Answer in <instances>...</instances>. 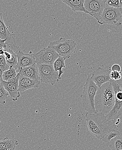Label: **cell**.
Returning <instances> with one entry per match:
<instances>
[{
    "mask_svg": "<svg viewBox=\"0 0 122 150\" xmlns=\"http://www.w3.org/2000/svg\"><path fill=\"white\" fill-rule=\"evenodd\" d=\"M99 88L91 78V74L88 75L86 83L83 87L82 93L80 96L84 109L87 112H97L95 107L94 100L96 95Z\"/></svg>",
    "mask_w": 122,
    "mask_h": 150,
    "instance_id": "3",
    "label": "cell"
},
{
    "mask_svg": "<svg viewBox=\"0 0 122 150\" xmlns=\"http://www.w3.org/2000/svg\"><path fill=\"white\" fill-rule=\"evenodd\" d=\"M17 55L18 63L15 67L16 70L36 64L34 57V54H33L32 52H30L29 54H25L22 51H19Z\"/></svg>",
    "mask_w": 122,
    "mask_h": 150,
    "instance_id": "13",
    "label": "cell"
},
{
    "mask_svg": "<svg viewBox=\"0 0 122 150\" xmlns=\"http://www.w3.org/2000/svg\"><path fill=\"white\" fill-rule=\"evenodd\" d=\"M9 95V92L5 89L4 86L0 84V104H5Z\"/></svg>",
    "mask_w": 122,
    "mask_h": 150,
    "instance_id": "22",
    "label": "cell"
},
{
    "mask_svg": "<svg viewBox=\"0 0 122 150\" xmlns=\"http://www.w3.org/2000/svg\"><path fill=\"white\" fill-rule=\"evenodd\" d=\"M15 150L14 149H11V150Z\"/></svg>",
    "mask_w": 122,
    "mask_h": 150,
    "instance_id": "32",
    "label": "cell"
},
{
    "mask_svg": "<svg viewBox=\"0 0 122 150\" xmlns=\"http://www.w3.org/2000/svg\"><path fill=\"white\" fill-rule=\"evenodd\" d=\"M121 66L118 64H115L111 68V71H116V72H121Z\"/></svg>",
    "mask_w": 122,
    "mask_h": 150,
    "instance_id": "26",
    "label": "cell"
},
{
    "mask_svg": "<svg viewBox=\"0 0 122 150\" xmlns=\"http://www.w3.org/2000/svg\"><path fill=\"white\" fill-rule=\"evenodd\" d=\"M34 57L37 64L53 65L60 56L53 48L48 46L34 54Z\"/></svg>",
    "mask_w": 122,
    "mask_h": 150,
    "instance_id": "8",
    "label": "cell"
},
{
    "mask_svg": "<svg viewBox=\"0 0 122 150\" xmlns=\"http://www.w3.org/2000/svg\"><path fill=\"white\" fill-rule=\"evenodd\" d=\"M40 79L41 83L54 85L59 81V73L56 72L53 65L38 64Z\"/></svg>",
    "mask_w": 122,
    "mask_h": 150,
    "instance_id": "7",
    "label": "cell"
},
{
    "mask_svg": "<svg viewBox=\"0 0 122 150\" xmlns=\"http://www.w3.org/2000/svg\"><path fill=\"white\" fill-rule=\"evenodd\" d=\"M109 143V147L111 150H122V138L116 137Z\"/></svg>",
    "mask_w": 122,
    "mask_h": 150,
    "instance_id": "20",
    "label": "cell"
},
{
    "mask_svg": "<svg viewBox=\"0 0 122 150\" xmlns=\"http://www.w3.org/2000/svg\"><path fill=\"white\" fill-rule=\"evenodd\" d=\"M111 72L110 69L99 67L91 74V78L96 86L100 88L104 84L110 81Z\"/></svg>",
    "mask_w": 122,
    "mask_h": 150,
    "instance_id": "11",
    "label": "cell"
},
{
    "mask_svg": "<svg viewBox=\"0 0 122 150\" xmlns=\"http://www.w3.org/2000/svg\"><path fill=\"white\" fill-rule=\"evenodd\" d=\"M5 49L3 48H0V55H4Z\"/></svg>",
    "mask_w": 122,
    "mask_h": 150,
    "instance_id": "29",
    "label": "cell"
},
{
    "mask_svg": "<svg viewBox=\"0 0 122 150\" xmlns=\"http://www.w3.org/2000/svg\"><path fill=\"white\" fill-rule=\"evenodd\" d=\"M62 2L70 7L74 12L80 11L88 13L84 6L85 0H60Z\"/></svg>",
    "mask_w": 122,
    "mask_h": 150,
    "instance_id": "16",
    "label": "cell"
},
{
    "mask_svg": "<svg viewBox=\"0 0 122 150\" xmlns=\"http://www.w3.org/2000/svg\"><path fill=\"white\" fill-rule=\"evenodd\" d=\"M18 144V142L17 140L5 138L0 141V150H15V147Z\"/></svg>",
    "mask_w": 122,
    "mask_h": 150,
    "instance_id": "17",
    "label": "cell"
},
{
    "mask_svg": "<svg viewBox=\"0 0 122 150\" xmlns=\"http://www.w3.org/2000/svg\"><path fill=\"white\" fill-rule=\"evenodd\" d=\"M16 71L18 74L19 73L21 76L29 78L33 80L40 81L38 67L37 64L26 67L24 68L19 69Z\"/></svg>",
    "mask_w": 122,
    "mask_h": 150,
    "instance_id": "14",
    "label": "cell"
},
{
    "mask_svg": "<svg viewBox=\"0 0 122 150\" xmlns=\"http://www.w3.org/2000/svg\"><path fill=\"white\" fill-rule=\"evenodd\" d=\"M77 45L74 40L62 37L57 41L50 42L48 46L53 48L60 56L67 59L70 58L74 52Z\"/></svg>",
    "mask_w": 122,
    "mask_h": 150,
    "instance_id": "5",
    "label": "cell"
},
{
    "mask_svg": "<svg viewBox=\"0 0 122 150\" xmlns=\"http://www.w3.org/2000/svg\"><path fill=\"white\" fill-rule=\"evenodd\" d=\"M86 121L88 130L93 135L102 140L106 135L113 130H118L116 120H109L102 112L85 115Z\"/></svg>",
    "mask_w": 122,
    "mask_h": 150,
    "instance_id": "1",
    "label": "cell"
},
{
    "mask_svg": "<svg viewBox=\"0 0 122 150\" xmlns=\"http://www.w3.org/2000/svg\"><path fill=\"white\" fill-rule=\"evenodd\" d=\"M120 135L121 132L118 130H113L108 133L101 140L105 142L109 143L111 140L116 137H119Z\"/></svg>",
    "mask_w": 122,
    "mask_h": 150,
    "instance_id": "21",
    "label": "cell"
},
{
    "mask_svg": "<svg viewBox=\"0 0 122 150\" xmlns=\"http://www.w3.org/2000/svg\"><path fill=\"white\" fill-rule=\"evenodd\" d=\"M115 93L110 81L99 88L95 97V107L96 112L108 114L115 104Z\"/></svg>",
    "mask_w": 122,
    "mask_h": 150,
    "instance_id": "2",
    "label": "cell"
},
{
    "mask_svg": "<svg viewBox=\"0 0 122 150\" xmlns=\"http://www.w3.org/2000/svg\"><path fill=\"white\" fill-rule=\"evenodd\" d=\"M122 18V8H113L106 5L101 15V18L98 22L100 25L111 24L117 27L121 26L119 23Z\"/></svg>",
    "mask_w": 122,
    "mask_h": 150,
    "instance_id": "6",
    "label": "cell"
},
{
    "mask_svg": "<svg viewBox=\"0 0 122 150\" xmlns=\"http://www.w3.org/2000/svg\"><path fill=\"white\" fill-rule=\"evenodd\" d=\"M40 83L41 82L39 80H33L29 78L20 76L18 82L19 91L22 93L28 89L38 88Z\"/></svg>",
    "mask_w": 122,
    "mask_h": 150,
    "instance_id": "15",
    "label": "cell"
},
{
    "mask_svg": "<svg viewBox=\"0 0 122 150\" xmlns=\"http://www.w3.org/2000/svg\"><path fill=\"white\" fill-rule=\"evenodd\" d=\"M0 38L2 40L7 39V48L13 50L16 47V42L13 34H11L6 27L3 18L2 13L0 12Z\"/></svg>",
    "mask_w": 122,
    "mask_h": 150,
    "instance_id": "10",
    "label": "cell"
},
{
    "mask_svg": "<svg viewBox=\"0 0 122 150\" xmlns=\"http://www.w3.org/2000/svg\"><path fill=\"white\" fill-rule=\"evenodd\" d=\"M66 59V58L60 56L53 64V67L55 71L57 72H58V79L59 80L61 79V75L65 72L63 70V68H66L65 64Z\"/></svg>",
    "mask_w": 122,
    "mask_h": 150,
    "instance_id": "18",
    "label": "cell"
},
{
    "mask_svg": "<svg viewBox=\"0 0 122 150\" xmlns=\"http://www.w3.org/2000/svg\"><path fill=\"white\" fill-rule=\"evenodd\" d=\"M120 6L122 8V0H120Z\"/></svg>",
    "mask_w": 122,
    "mask_h": 150,
    "instance_id": "30",
    "label": "cell"
},
{
    "mask_svg": "<svg viewBox=\"0 0 122 150\" xmlns=\"http://www.w3.org/2000/svg\"><path fill=\"white\" fill-rule=\"evenodd\" d=\"M115 93V104L111 112L106 115L109 120H116L122 115V78L118 80L111 79Z\"/></svg>",
    "mask_w": 122,
    "mask_h": 150,
    "instance_id": "4",
    "label": "cell"
},
{
    "mask_svg": "<svg viewBox=\"0 0 122 150\" xmlns=\"http://www.w3.org/2000/svg\"><path fill=\"white\" fill-rule=\"evenodd\" d=\"M106 3L102 0H85L84 6L88 14L94 18L97 21L100 20Z\"/></svg>",
    "mask_w": 122,
    "mask_h": 150,
    "instance_id": "9",
    "label": "cell"
},
{
    "mask_svg": "<svg viewBox=\"0 0 122 150\" xmlns=\"http://www.w3.org/2000/svg\"><path fill=\"white\" fill-rule=\"evenodd\" d=\"M102 1H104V2L106 3V1H107V0H102Z\"/></svg>",
    "mask_w": 122,
    "mask_h": 150,
    "instance_id": "31",
    "label": "cell"
},
{
    "mask_svg": "<svg viewBox=\"0 0 122 150\" xmlns=\"http://www.w3.org/2000/svg\"><path fill=\"white\" fill-rule=\"evenodd\" d=\"M7 39L2 40L0 38V48H3L4 49L7 48V45L6 44Z\"/></svg>",
    "mask_w": 122,
    "mask_h": 150,
    "instance_id": "27",
    "label": "cell"
},
{
    "mask_svg": "<svg viewBox=\"0 0 122 150\" xmlns=\"http://www.w3.org/2000/svg\"><path fill=\"white\" fill-rule=\"evenodd\" d=\"M106 5L113 8H120V0H107Z\"/></svg>",
    "mask_w": 122,
    "mask_h": 150,
    "instance_id": "24",
    "label": "cell"
},
{
    "mask_svg": "<svg viewBox=\"0 0 122 150\" xmlns=\"http://www.w3.org/2000/svg\"><path fill=\"white\" fill-rule=\"evenodd\" d=\"M18 73L15 69V67H10L9 69L4 72L3 75V80L7 82L11 81L16 77Z\"/></svg>",
    "mask_w": 122,
    "mask_h": 150,
    "instance_id": "19",
    "label": "cell"
},
{
    "mask_svg": "<svg viewBox=\"0 0 122 150\" xmlns=\"http://www.w3.org/2000/svg\"><path fill=\"white\" fill-rule=\"evenodd\" d=\"M0 67L4 72L9 69L10 67L7 64L4 55H0Z\"/></svg>",
    "mask_w": 122,
    "mask_h": 150,
    "instance_id": "23",
    "label": "cell"
},
{
    "mask_svg": "<svg viewBox=\"0 0 122 150\" xmlns=\"http://www.w3.org/2000/svg\"><path fill=\"white\" fill-rule=\"evenodd\" d=\"M20 76V74L18 73L16 77L11 81L7 82L3 80L1 84L9 92V95L14 101H17L18 98L20 96V92L19 91L18 89L19 79Z\"/></svg>",
    "mask_w": 122,
    "mask_h": 150,
    "instance_id": "12",
    "label": "cell"
},
{
    "mask_svg": "<svg viewBox=\"0 0 122 150\" xmlns=\"http://www.w3.org/2000/svg\"><path fill=\"white\" fill-rule=\"evenodd\" d=\"M4 71H3L2 69L0 67V84L1 82L3 81V75Z\"/></svg>",
    "mask_w": 122,
    "mask_h": 150,
    "instance_id": "28",
    "label": "cell"
},
{
    "mask_svg": "<svg viewBox=\"0 0 122 150\" xmlns=\"http://www.w3.org/2000/svg\"><path fill=\"white\" fill-rule=\"evenodd\" d=\"M121 72H116V71H111L110 77L112 80H118L121 79L122 76L121 75Z\"/></svg>",
    "mask_w": 122,
    "mask_h": 150,
    "instance_id": "25",
    "label": "cell"
}]
</instances>
